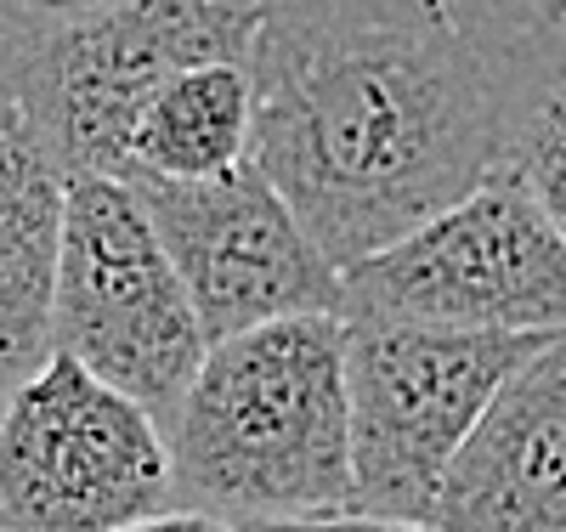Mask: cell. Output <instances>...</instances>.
<instances>
[{"label":"cell","instance_id":"obj_1","mask_svg":"<svg viewBox=\"0 0 566 532\" xmlns=\"http://www.w3.org/2000/svg\"><path fill=\"white\" fill-rule=\"evenodd\" d=\"M250 165L340 272L499 170L515 74L453 0H266Z\"/></svg>","mask_w":566,"mask_h":532},{"label":"cell","instance_id":"obj_2","mask_svg":"<svg viewBox=\"0 0 566 532\" xmlns=\"http://www.w3.org/2000/svg\"><path fill=\"white\" fill-rule=\"evenodd\" d=\"M176 504L239 526L352 515L346 317L306 312L227 334L165 414Z\"/></svg>","mask_w":566,"mask_h":532},{"label":"cell","instance_id":"obj_3","mask_svg":"<svg viewBox=\"0 0 566 532\" xmlns=\"http://www.w3.org/2000/svg\"><path fill=\"white\" fill-rule=\"evenodd\" d=\"M255 0H108L45 29H0V74L63 176H125L142 103L199 63H244Z\"/></svg>","mask_w":566,"mask_h":532},{"label":"cell","instance_id":"obj_4","mask_svg":"<svg viewBox=\"0 0 566 532\" xmlns=\"http://www.w3.org/2000/svg\"><path fill=\"white\" fill-rule=\"evenodd\" d=\"M549 341L442 328L413 317H346L352 504L374 521H431L442 476L499 385Z\"/></svg>","mask_w":566,"mask_h":532},{"label":"cell","instance_id":"obj_5","mask_svg":"<svg viewBox=\"0 0 566 532\" xmlns=\"http://www.w3.org/2000/svg\"><path fill=\"white\" fill-rule=\"evenodd\" d=\"M52 352L142 403L159 425L210 352L148 210L119 176L63 181Z\"/></svg>","mask_w":566,"mask_h":532},{"label":"cell","instance_id":"obj_6","mask_svg":"<svg viewBox=\"0 0 566 532\" xmlns=\"http://www.w3.org/2000/svg\"><path fill=\"white\" fill-rule=\"evenodd\" d=\"M340 317H413L488 334H566V238L504 165L340 272Z\"/></svg>","mask_w":566,"mask_h":532},{"label":"cell","instance_id":"obj_7","mask_svg":"<svg viewBox=\"0 0 566 532\" xmlns=\"http://www.w3.org/2000/svg\"><path fill=\"white\" fill-rule=\"evenodd\" d=\"M170 504L165 425L74 357L0 397V532H119Z\"/></svg>","mask_w":566,"mask_h":532},{"label":"cell","instance_id":"obj_8","mask_svg":"<svg viewBox=\"0 0 566 532\" xmlns=\"http://www.w3.org/2000/svg\"><path fill=\"white\" fill-rule=\"evenodd\" d=\"M130 187L210 346L272 317L346 306L340 267L317 250V238L250 159L210 181L130 176Z\"/></svg>","mask_w":566,"mask_h":532},{"label":"cell","instance_id":"obj_9","mask_svg":"<svg viewBox=\"0 0 566 532\" xmlns=\"http://www.w3.org/2000/svg\"><path fill=\"white\" fill-rule=\"evenodd\" d=\"M437 532H566V334L515 368L453 453Z\"/></svg>","mask_w":566,"mask_h":532},{"label":"cell","instance_id":"obj_10","mask_svg":"<svg viewBox=\"0 0 566 532\" xmlns=\"http://www.w3.org/2000/svg\"><path fill=\"white\" fill-rule=\"evenodd\" d=\"M63 165L0 74V397L52 352Z\"/></svg>","mask_w":566,"mask_h":532},{"label":"cell","instance_id":"obj_11","mask_svg":"<svg viewBox=\"0 0 566 532\" xmlns=\"http://www.w3.org/2000/svg\"><path fill=\"white\" fill-rule=\"evenodd\" d=\"M255 85L244 63H199L165 80L125 136V176L210 181L250 159Z\"/></svg>","mask_w":566,"mask_h":532},{"label":"cell","instance_id":"obj_12","mask_svg":"<svg viewBox=\"0 0 566 532\" xmlns=\"http://www.w3.org/2000/svg\"><path fill=\"white\" fill-rule=\"evenodd\" d=\"M499 165L533 192L538 210L566 238V40L544 45L515 74Z\"/></svg>","mask_w":566,"mask_h":532},{"label":"cell","instance_id":"obj_13","mask_svg":"<svg viewBox=\"0 0 566 532\" xmlns=\"http://www.w3.org/2000/svg\"><path fill=\"white\" fill-rule=\"evenodd\" d=\"M250 532H437L424 521H374V515H317V521H261Z\"/></svg>","mask_w":566,"mask_h":532},{"label":"cell","instance_id":"obj_14","mask_svg":"<svg viewBox=\"0 0 566 532\" xmlns=\"http://www.w3.org/2000/svg\"><path fill=\"white\" fill-rule=\"evenodd\" d=\"M91 7H108V0H0V29H45Z\"/></svg>","mask_w":566,"mask_h":532},{"label":"cell","instance_id":"obj_15","mask_svg":"<svg viewBox=\"0 0 566 532\" xmlns=\"http://www.w3.org/2000/svg\"><path fill=\"white\" fill-rule=\"evenodd\" d=\"M119 532H250V526L227 521V515H216V510L170 504V510H159V515H142V521H130V526H119Z\"/></svg>","mask_w":566,"mask_h":532},{"label":"cell","instance_id":"obj_16","mask_svg":"<svg viewBox=\"0 0 566 532\" xmlns=\"http://www.w3.org/2000/svg\"><path fill=\"white\" fill-rule=\"evenodd\" d=\"M538 29L544 34H566V0H538Z\"/></svg>","mask_w":566,"mask_h":532},{"label":"cell","instance_id":"obj_17","mask_svg":"<svg viewBox=\"0 0 566 532\" xmlns=\"http://www.w3.org/2000/svg\"><path fill=\"white\" fill-rule=\"evenodd\" d=\"M255 7H266V0H255Z\"/></svg>","mask_w":566,"mask_h":532}]
</instances>
